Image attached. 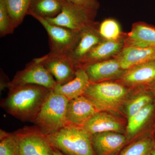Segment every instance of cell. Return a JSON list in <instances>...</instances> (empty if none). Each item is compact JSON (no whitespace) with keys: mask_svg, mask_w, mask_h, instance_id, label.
Here are the masks:
<instances>
[{"mask_svg":"<svg viewBox=\"0 0 155 155\" xmlns=\"http://www.w3.org/2000/svg\"><path fill=\"white\" fill-rule=\"evenodd\" d=\"M1 107L8 114L22 122L33 123L51 90L35 84L9 88Z\"/></svg>","mask_w":155,"mask_h":155,"instance_id":"1","label":"cell"},{"mask_svg":"<svg viewBox=\"0 0 155 155\" xmlns=\"http://www.w3.org/2000/svg\"><path fill=\"white\" fill-rule=\"evenodd\" d=\"M46 136L51 146L64 155H97L92 143V134L83 127L67 125Z\"/></svg>","mask_w":155,"mask_h":155,"instance_id":"2","label":"cell"},{"mask_svg":"<svg viewBox=\"0 0 155 155\" xmlns=\"http://www.w3.org/2000/svg\"><path fill=\"white\" fill-rule=\"evenodd\" d=\"M129 89L121 84L110 81L91 83L83 96L98 112H116L126 102Z\"/></svg>","mask_w":155,"mask_h":155,"instance_id":"3","label":"cell"},{"mask_svg":"<svg viewBox=\"0 0 155 155\" xmlns=\"http://www.w3.org/2000/svg\"><path fill=\"white\" fill-rule=\"evenodd\" d=\"M69 101L51 90L33 122L34 125L45 135L55 133L67 125L66 111Z\"/></svg>","mask_w":155,"mask_h":155,"instance_id":"4","label":"cell"},{"mask_svg":"<svg viewBox=\"0 0 155 155\" xmlns=\"http://www.w3.org/2000/svg\"><path fill=\"white\" fill-rule=\"evenodd\" d=\"M47 32L50 52L69 57L75 48L80 38V32L51 24L43 18H35Z\"/></svg>","mask_w":155,"mask_h":155,"instance_id":"5","label":"cell"},{"mask_svg":"<svg viewBox=\"0 0 155 155\" xmlns=\"http://www.w3.org/2000/svg\"><path fill=\"white\" fill-rule=\"evenodd\" d=\"M95 14L66 0L59 15L45 19L51 24L80 32L87 26L96 24L94 21Z\"/></svg>","mask_w":155,"mask_h":155,"instance_id":"6","label":"cell"},{"mask_svg":"<svg viewBox=\"0 0 155 155\" xmlns=\"http://www.w3.org/2000/svg\"><path fill=\"white\" fill-rule=\"evenodd\" d=\"M21 155H54L46 136L35 125L24 126L14 132Z\"/></svg>","mask_w":155,"mask_h":155,"instance_id":"7","label":"cell"},{"mask_svg":"<svg viewBox=\"0 0 155 155\" xmlns=\"http://www.w3.org/2000/svg\"><path fill=\"white\" fill-rule=\"evenodd\" d=\"M58 84L54 78L40 62L33 59L25 68L16 73L10 81L8 88L14 87L35 84L53 90Z\"/></svg>","mask_w":155,"mask_h":155,"instance_id":"8","label":"cell"},{"mask_svg":"<svg viewBox=\"0 0 155 155\" xmlns=\"http://www.w3.org/2000/svg\"><path fill=\"white\" fill-rule=\"evenodd\" d=\"M35 59L48 69L58 84H65L75 77L77 67L68 56L49 52Z\"/></svg>","mask_w":155,"mask_h":155,"instance_id":"9","label":"cell"},{"mask_svg":"<svg viewBox=\"0 0 155 155\" xmlns=\"http://www.w3.org/2000/svg\"><path fill=\"white\" fill-rule=\"evenodd\" d=\"M91 83H98L119 78L125 70L122 69L117 57L83 67Z\"/></svg>","mask_w":155,"mask_h":155,"instance_id":"10","label":"cell"},{"mask_svg":"<svg viewBox=\"0 0 155 155\" xmlns=\"http://www.w3.org/2000/svg\"><path fill=\"white\" fill-rule=\"evenodd\" d=\"M92 143L97 155H119L128 142L122 133L108 131L92 134Z\"/></svg>","mask_w":155,"mask_h":155,"instance_id":"11","label":"cell"},{"mask_svg":"<svg viewBox=\"0 0 155 155\" xmlns=\"http://www.w3.org/2000/svg\"><path fill=\"white\" fill-rule=\"evenodd\" d=\"M98 112L94 105L84 96L70 100L66 111L67 125L82 127Z\"/></svg>","mask_w":155,"mask_h":155,"instance_id":"12","label":"cell"},{"mask_svg":"<svg viewBox=\"0 0 155 155\" xmlns=\"http://www.w3.org/2000/svg\"><path fill=\"white\" fill-rule=\"evenodd\" d=\"M119 78L128 86H151L155 82V60L126 69Z\"/></svg>","mask_w":155,"mask_h":155,"instance_id":"13","label":"cell"},{"mask_svg":"<svg viewBox=\"0 0 155 155\" xmlns=\"http://www.w3.org/2000/svg\"><path fill=\"white\" fill-rule=\"evenodd\" d=\"M124 45V40L121 38L117 40L104 39L78 63L76 67L83 68L90 64L117 56L122 51Z\"/></svg>","mask_w":155,"mask_h":155,"instance_id":"14","label":"cell"},{"mask_svg":"<svg viewBox=\"0 0 155 155\" xmlns=\"http://www.w3.org/2000/svg\"><path fill=\"white\" fill-rule=\"evenodd\" d=\"M103 40L96 24L87 26L80 31L78 42L69 57L75 62L76 66L78 62Z\"/></svg>","mask_w":155,"mask_h":155,"instance_id":"15","label":"cell"},{"mask_svg":"<svg viewBox=\"0 0 155 155\" xmlns=\"http://www.w3.org/2000/svg\"><path fill=\"white\" fill-rule=\"evenodd\" d=\"M82 127L91 134L108 131L122 134L124 130L120 119L105 112H97Z\"/></svg>","mask_w":155,"mask_h":155,"instance_id":"16","label":"cell"},{"mask_svg":"<svg viewBox=\"0 0 155 155\" xmlns=\"http://www.w3.org/2000/svg\"><path fill=\"white\" fill-rule=\"evenodd\" d=\"M116 57L122 69L125 70L155 60V48L124 46Z\"/></svg>","mask_w":155,"mask_h":155,"instance_id":"17","label":"cell"},{"mask_svg":"<svg viewBox=\"0 0 155 155\" xmlns=\"http://www.w3.org/2000/svg\"><path fill=\"white\" fill-rule=\"evenodd\" d=\"M90 84L85 70L78 67L75 77L73 79L65 84H58L53 91L70 101L83 95Z\"/></svg>","mask_w":155,"mask_h":155,"instance_id":"18","label":"cell"},{"mask_svg":"<svg viewBox=\"0 0 155 155\" xmlns=\"http://www.w3.org/2000/svg\"><path fill=\"white\" fill-rule=\"evenodd\" d=\"M124 42V46L155 48V28L141 22L134 24Z\"/></svg>","mask_w":155,"mask_h":155,"instance_id":"19","label":"cell"},{"mask_svg":"<svg viewBox=\"0 0 155 155\" xmlns=\"http://www.w3.org/2000/svg\"><path fill=\"white\" fill-rule=\"evenodd\" d=\"M155 115V101L128 119L125 135L128 143L134 140L140 130L152 121Z\"/></svg>","mask_w":155,"mask_h":155,"instance_id":"20","label":"cell"},{"mask_svg":"<svg viewBox=\"0 0 155 155\" xmlns=\"http://www.w3.org/2000/svg\"><path fill=\"white\" fill-rule=\"evenodd\" d=\"M66 0H31L28 15L35 18H54L60 14Z\"/></svg>","mask_w":155,"mask_h":155,"instance_id":"21","label":"cell"},{"mask_svg":"<svg viewBox=\"0 0 155 155\" xmlns=\"http://www.w3.org/2000/svg\"><path fill=\"white\" fill-rule=\"evenodd\" d=\"M155 147L153 135L150 134L130 142L119 155H149Z\"/></svg>","mask_w":155,"mask_h":155,"instance_id":"22","label":"cell"},{"mask_svg":"<svg viewBox=\"0 0 155 155\" xmlns=\"http://www.w3.org/2000/svg\"><path fill=\"white\" fill-rule=\"evenodd\" d=\"M30 2L31 0H6L8 12L15 28L28 15Z\"/></svg>","mask_w":155,"mask_h":155,"instance_id":"23","label":"cell"},{"mask_svg":"<svg viewBox=\"0 0 155 155\" xmlns=\"http://www.w3.org/2000/svg\"><path fill=\"white\" fill-rule=\"evenodd\" d=\"M155 98L149 89L141 91L127 102L126 113L127 119L150 103L155 101Z\"/></svg>","mask_w":155,"mask_h":155,"instance_id":"24","label":"cell"},{"mask_svg":"<svg viewBox=\"0 0 155 155\" xmlns=\"http://www.w3.org/2000/svg\"><path fill=\"white\" fill-rule=\"evenodd\" d=\"M0 155H21L19 143L14 132L0 130Z\"/></svg>","mask_w":155,"mask_h":155,"instance_id":"25","label":"cell"},{"mask_svg":"<svg viewBox=\"0 0 155 155\" xmlns=\"http://www.w3.org/2000/svg\"><path fill=\"white\" fill-rule=\"evenodd\" d=\"M98 31L104 39L117 40L121 38V28L119 23L114 19H107L100 25Z\"/></svg>","mask_w":155,"mask_h":155,"instance_id":"26","label":"cell"},{"mask_svg":"<svg viewBox=\"0 0 155 155\" xmlns=\"http://www.w3.org/2000/svg\"><path fill=\"white\" fill-rule=\"evenodd\" d=\"M9 16L6 0H0V36L1 37L11 34L15 29Z\"/></svg>","mask_w":155,"mask_h":155,"instance_id":"27","label":"cell"},{"mask_svg":"<svg viewBox=\"0 0 155 155\" xmlns=\"http://www.w3.org/2000/svg\"><path fill=\"white\" fill-rule=\"evenodd\" d=\"M81 8L95 13L98 7V4L96 0H67Z\"/></svg>","mask_w":155,"mask_h":155,"instance_id":"28","label":"cell"},{"mask_svg":"<svg viewBox=\"0 0 155 155\" xmlns=\"http://www.w3.org/2000/svg\"><path fill=\"white\" fill-rule=\"evenodd\" d=\"M149 89L152 93L154 97L155 100V82L152 85L149 87Z\"/></svg>","mask_w":155,"mask_h":155,"instance_id":"29","label":"cell"},{"mask_svg":"<svg viewBox=\"0 0 155 155\" xmlns=\"http://www.w3.org/2000/svg\"><path fill=\"white\" fill-rule=\"evenodd\" d=\"M53 148V150H54V155H64L61 152V151L55 148Z\"/></svg>","mask_w":155,"mask_h":155,"instance_id":"30","label":"cell"},{"mask_svg":"<svg viewBox=\"0 0 155 155\" xmlns=\"http://www.w3.org/2000/svg\"><path fill=\"white\" fill-rule=\"evenodd\" d=\"M149 155H155V147Z\"/></svg>","mask_w":155,"mask_h":155,"instance_id":"31","label":"cell"},{"mask_svg":"<svg viewBox=\"0 0 155 155\" xmlns=\"http://www.w3.org/2000/svg\"><path fill=\"white\" fill-rule=\"evenodd\" d=\"M153 137H154V139L155 143V130L154 132Z\"/></svg>","mask_w":155,"mask_h":155,"instance_id":"32","label":"cell"}]
</instances>
